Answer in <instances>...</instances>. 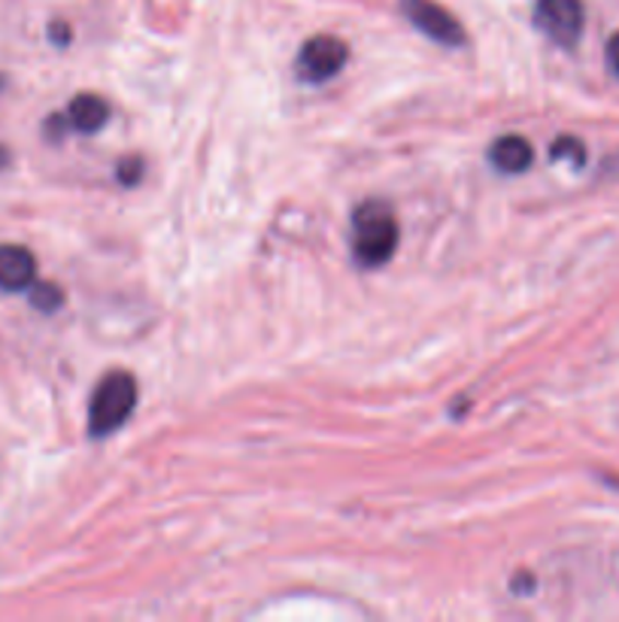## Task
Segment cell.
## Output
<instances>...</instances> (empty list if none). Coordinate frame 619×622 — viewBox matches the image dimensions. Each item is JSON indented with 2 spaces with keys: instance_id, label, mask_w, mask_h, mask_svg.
Returning <instances> with one entry per match:
<instances>
[{
  "instance_id": "6da1fadb",
  "label": "cell",
  "mask_w": 619,
  "mask_h": 622,
  "mask_svg": "<svg viewBox=\"0 0 619 622\" xmlns=\"http://www.w3.org/2000/svg\"><path fill=\"white\" fill-rule=\"evenodd\" d=\"M398 249V219L389 203L364 201L352 213V256L362 268L386 265Z\"/></svg>"
},
{
  "instance_id": "7a4b0ae2",
  "label": "cell",
  "mask_w": 619,
  "mask_h": 622,
  "mask_svg": "<svg viewBox=\"0 0 619 622\" xmlns=\"http://www.w3.org/2000/svg\"><path fill=\"white\" fill-rule=\"evenodd\" d=\"M137 379L128 371H113L97 383L89 407V432L95 437H107L119 429L121 422L135 413Z\"/></svg>"
},
{
  "instance_id": "3957f363",
  "label": "cell",
  "mask_w": 619,
  "mask_h": 622,
  "mask_svg": "<svg viewBox=\"0 0 619 622\" xmlns=\"http://www.w3.org/2000/svg\"><path fill=\"white\" fill-rule=\"evenodd\" d=\"M583 0H538L535 7V25L550 37L556 46H577L580 34H583Z\"/></svg>"
},
{
  "instance_id": "277c9868",
  "label": "cell",
  "mask_w": 619,
  "mask_h": 622,
  "mask_svg": "<svg viewBox=\"0 0 619 622\" xmlns=\"http://www.w3.org/2000/svg\"><path fill=\"white\" fill-rule=\"evenodd\" d=\"M350 58V49L347 43L337 40V37H328V34H319V37H310L301 52H297V77L304 82H325L337 77L343 64Z\"/></svg>"
},
{
  "instance_id": "5b68a950",
  "label": "cell",
  "mask_w": 619,
  "mask_h": 622,
  "mask_svg": "<svg viewBox=\"0 0 619 622\" xmlns=\"http://www.w3.org/2000/svg\"><path fill=\"white\" fill-rule=\"evenodd\" d=\"M401 13L425 37L444 46H465V27L437 0H401Z\"/></svg>"
},
{
  "instance_id": "8992f818",
  "label": "cell",
  "mask_w": 619,
  "mask_h": 622,
  "mask_svg": "<svg viewBox=\"0 0 619 622\" xmlns=\"http://www.w3.org/2000/svg\"><path fill=\"white\" fill-rule=\"evenodd\" d=\"M34 277H37V261L31 256V249L15 244L0 246V289L3 292L31 289Z\"/></svg>"
},
{
  "instance_id": "52a82bcc",
  "label": "cell",
  "mask_w": 619,
  "mask_h": 622,
  "mask_svg": "<svg viewBox=\"0 0 619 622\" xmlns=\"http://www.w3.org/2000/svg\"><path fill=\"white\" fill-rule=\"evenodd\" d=\"M532 159H535L532 143L519 134L499 137L489 150V162L495 164V171L501 174H523L532 167Z\"/></svg>"
},
{
  "instance_id": "ba28073f",
  "label": "cell",
  "mask_w": 619,
  "mask_h": 622,
  "mask_svg": "<svg viewBox=\"0 0 619 622\" xmlns=\"http://www.w3.org/2000/svg\"><path fill=\"white\" fill-rule=\"evenodd\" d=\"M109 119V104L101 95H80L70 101L68 122L82 131V134H95Z\"/></svg>"
},
{
  "instance_id": "9c48e42d",
  "label": "cell",
  "mask_w": 619,
  "mask_h": 622,
  "mask_svg": "<svg viewBox=\"0 0 619 622\" xmlns=\"http://www.w3.org/2000/svg\"><path fill=\"white\" fill-rule=\"evenodd\" d=\"M65 301V292L55 283H31V304L43 313H55Z\"/></svg>"
},
{
  "instance_id": "30bf717a",
  "label": "cell",
  "mask_w": 619,
  "mask_h": 622,
  "mask_svg": "<svg viewBox=\"0 0 619 622\" xmlns=\"http://www.w3.org/2000/svg\"><path fill=\"white\" fill-rule=\"evenodd\" d=\"M571 159V164L574 167H583V162H586V146L580 143L577 137H571V134H562L556 143H552V150H550V159L552 162H562V159Z\"/></svg>"
},
{
  "instance_id": "8fae6325",
  "label": "cell",
  "mask_w": 619,
  "mask_h": 622,
  "mask_svg": "<svg viewBox=\"0 0 619 622\" xmlns=\"http://www.w3.org/2000/svg\"><path fill=\"white\" fill-rule=\"evenodd\" d=\"M116 176H119L121 186H135L137 179L143 176V162H140V159H125V162L119 164Z\"/></svg>"
},
{
  "instance_id": "7c38bea8",
  "label": "cell",
  "mask_w": 619,
  "mask_h": 622,
  "mask_svg": "<svg viewBox=\"0 0 619 622\" xmlns=\"http://www.w3.org/2000/svg\"><path fill=\"white\" fill-rule=\"evenodd\" d=\"M607 64H610V70L619 77V34H614V37L607 40Z\"/></svg>"
},
{
  "instance_id": "4fadbf2b",
  "label": "cell",
  "mask_w": 619,
  "mask_h": 622,
  "mask_svg": "<svg viewBox=\"0 0 619 622\" xmlns=\"http://www.w3.org/2000/svg\"><path fill=\"white\" fill-rule=\"evenodd\" d=\"M10 164V152H7V146H0V171Z\"/></svg>"
}]
</instances>
